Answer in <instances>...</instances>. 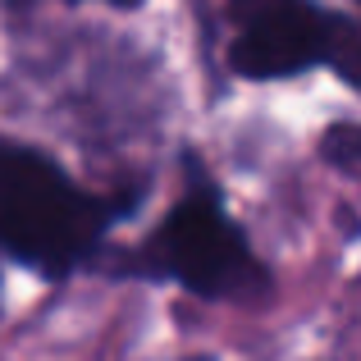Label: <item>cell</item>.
Here are the masks:
<instances>
[{
    "label": "cell",
    "instance_id": "6da1fadb",
    "mask_svg": "<svg viewBox=\"0 0 361 361\" xmlns=\"http://www.w3.org/2000/svg\"><path fill=\"white\" fill-rule=\"evenodd\" d=\"M156 192L151 174L87 183L42 142L0 128V270L32 274L46 288L97 279L106 247Z\"/></svg>",
    "mask_w": 361,
    "mask_h": 361
},
{
    "label": "cell",
    "instance_id": "7a4b0ae2",
    "mask_svg": "<svg viewBox=\"0 0 361 361\" xmlns=\"http://www.w3.org/2000/svg\"><path fill=\"white\" fill-rule=\"evenodd\" d=\"M178 192L142 238L110 243L97 265L106 283L178 288L206 307H265L279 293L274 265L261 256L252 229L233 215L224 178L211 169L202 147L183 142L174 156Z\"/></svg>",
    "mask_w": 361,
    "mask_h": 361
},
{
    "label": "cell",
    "instance_id": "3957f363",
    "mask_svg": "<svg viewBox=\"0 0 361 361\" xmlns=\"http://www.w3.org/2000/svg\"><path fill=\"white\" fill-rule=\"evenodd\" d=\"M211 87H270L329 69L343 87L361 82V23L325 0H183Z\"/></svg>",
    "mask_w": 361,
    "mask_h": 361
},
{
    "label": "cell",
    "instance_id": "277c9868",
    "mask_svg": "<svg viewBox=\"0 0 361 361\" xmlns=\"http://www.w3.org/2000/svg\"><path fill=\"white\" fill-rule=\"evenodd\" d=\"M316 156L343 183H361V123H357V115L329 119L316 137Z\"/></svg>",
    "mask_w": 361,
    "mask_h": 361
},
{
    "label": "cell",
    "instance_id": "5b68a950",
    "mask_svg": "<svg viewBox=\"0 0 361 361\" xmlns=\"http://www.w3.org/2000/svg\"><path fill=\"white\" fill-rule=\"evenodd\" d=\"M5 5L23 9V5H32V0H5ZM60 5H101V9H110V14H142L147 0H60Z\"/></svg>",
    "mask_w": 361,
    "mask_h": 361
}]
</instances>
